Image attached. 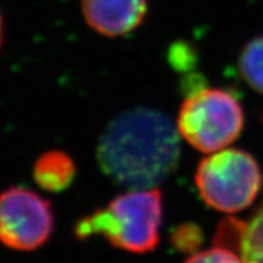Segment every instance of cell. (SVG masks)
Returning <instances> with one entry per match:
<instances>
[{
  "label": "cell",
  "instance_id": "cell-1",
  "mask_svg": "<svg viewBox=\"0 0 263 263\" xmlns=\"http://www.w3.org/2000/svg\"><path fill=\"white\" fill-rule=\"evenodd\" d=\"M180 156L176 124L152 107H135L113 118L96 151L101 172L129 190L157 188L176 171Z\"/></svg>",
  "mask_w": 263,
  "mask_h": 263
},
{
  "label": "cell",
  "instance_id": "cell-2",
  "mask_svg": "<svg viewBox=\"0 0 263 263\" xmlns=\"http://www.w3.org/2000/svg\"><path fill=\"white\" fill-rule=\"evenodd\" d=\"M163 200L159 188L130 190L78 219L74 234L80 240L102 236L116 249L132 254L152 253L160 242Z\"/></svg>",
  "mask_w": 263,
  "mask_h": 263
},
{
  "label": "cell",
  "instance_id": "cell-3",
  "mask_svg": "<svg viewBox=\"0 0 263 263\" xmlns=\"http://www.w3.org/2000/svg\"><path fill=\"white\" fill-rule=\"evenodd\" d=\"M181 139L203 153L229 148L245 128V111L234 93L222 87L190 83L176 118Z\"/></svg>",
  "mask_w": 263,
  "mask_h": 263
},
{
  "label": "cell",
  "instance_id": "cell-4",
  "mask_svg": "<svg viewBox=\"0 0 263 263\" xmlns=\"http://www.w3.org/2000/svg\"><path fill=\"white\" fill-rule=\"evenodd\" d=\"M263 176L253 155L224 148L200 160L195 172L199 196L208 207L224 214L249 208L258 197Z\"/></svg>",
  "mask_w": 263,
  "mask_h": 263
},
{
  "label": "cell",
  "instance_id": "cell-5",
  "mask_svg": "<svg viewBox=\"0 0 263 263\" xmlns=\"http://www.w3.org/2000/svg\"><path fill=\"white\" fill-rule=\"evenodd\" d=\"M55 216L47 199L15 185L0 192V243L16 251H34L49 242Z\"/></svg>",
  "mask_w": 263,
  "mask_h": 263
},
{
  "label": "cell",
  "instance_id": "cell-6",
  "mask_svg": "<svg viewBox=\"0 0 263 263\" xmlns=\"http://www.w3.org/2000/svg\"><path fill=\"white\" fill-rule=\"evenodd\" d=\"M83 19L97 34L122 38L136 31L148 15V0H82Z\"/></svg>",
  "mask_w": 263,
  "mask_h": 263
},
{
  "label": "cell",
  "instance_id": "cell-7",
  "mask_svg": "<svg viewBox=\"0 0 263 263\" xmlns=\"http://www.w3.org/2000/svg\"><path fill=\"white\" fill-rule=\"evenodd\" d=\"M216 245L235 251L243 263H263V199L247 222L223 220Z\"/></svg>",
  "mask_w": 263,
  "mask_h": 263
},
{
  "label": "cell",
  "instance_id": "cell-8",
  "mask_svg": "<svg viewBox=\"0 0 263 263\" xmlns=\"http://www.w3.org/2000/svg\"><path fill=\"white\" fill-rule=\"evenodd\" d=\"M76 176L77 165L74 159L59 149L42 153L32 165V179L46 192H63L73 184Z\"/></svg>",
  "mask_w": 263,
  "mask_h": 263
},
{
  "label": "cell",
  "instance_id": "cell-9",
  "mask_svg": "<svg viewBox=\"0 0 263 263\" xmlns=\"http://www.w3.org/2000/svg\"><path fill=\"white\" fill-rule=\"evenodd\" d=\"M238 67L245 82L263 94V35L247 42L239 54Z\"/></svg>",
  "mask_w": 263,
  "mask_h": 263
},
{
  "label": "cell",
  "instance_id": "cell-10",
  "mask_svg": "<svg viewBox=\"0 0 263 263\" xmlns=\"http://www.w3.org/2000/svg\"><path fill=\"white\" fill-rule=\"evenodd\" d=\"M172 242L180 251L194 253L203 242V234L196 224L185 223V224H180L173 231Z\"/></svg>",
  "mask_w": 263,
  "mask_h": 263
},
{
  "label": "cell",
  "instance_id": "cell-11",
  "mask_svg": "<svg viewBox=\"0 0 263 263\" xmlns=\"http://www.w3.org/2000/svg\"><path fill=\"white\" fill-rule=\"evenodd\" d=\"M184 263H243L242 258L232 250L216 246L190 256Z\"/></svg>",
  "mask_w": 263,
  "mask_h": 263
},
{
  "label": "cell",
  "instance_id": "cell-12",
  "mask_svg": "<svg viewBox=\"0 0 263 263\" xmlns=\"http://www.w3.org/2000/svg\"><path fill=\"white\" fill-rule=\"evenodd\" d=\"M3 39H4L3 16H2V12H0V50H2V46H3Z\"/></svg>",
  "mask_w": 263,
  "mask_h": 263
}]
</instances>
